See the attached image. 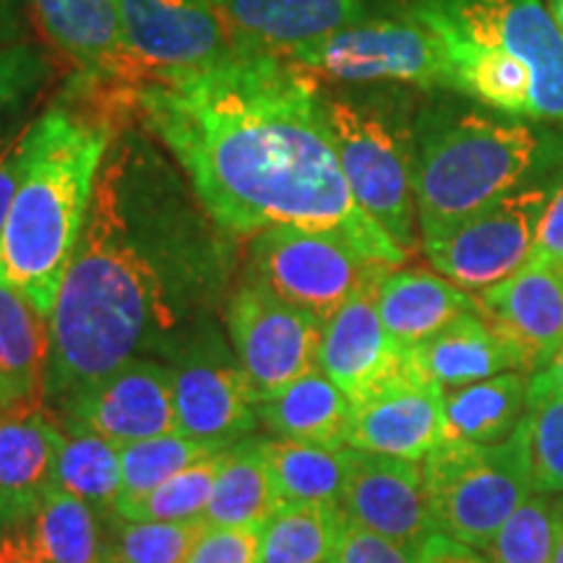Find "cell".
Returning <instances> with one entry per match:
<instances>
[{
    "instance_id": "cell-1",
    "label": "cell",
    "mask_w": 563,
    "mask_h": 563,
    "mask_svg": "<svg viewBox=\"0 0 563 563\" xmlns=\"http://www.w3.org/2000/svg\"><path fill=\"white\" fill-rule=\"evenodd\" d=\"M136 115L230 235L298 224L340 232L373 264L407 262L352 196L321 79L295 60L241 55L217 68L157 74L139 87Z\"/></svg>"
},
{
    "instance_id": "cell-34",
    "label": "cell",
    "mask_w": 563,
    "mask_h": 563,
    "mask_svg": "<svg viewBox=\"0 0 563 563\" xmlns=\"http://www.w3.org/2000/svg\"><path fill=\"white\" fill-rule=\"evenodd\" d=\"M224 449L211 446V443L188 439L178 431L154 435V439L129 443L121 449L123 464V493L121 501L144 496L178 475L180 470L191 467L196 462L211 460V456L222 454ZM118 501V504H121Z\"/></svg>"
},
{
    "instance_id": "cell-42",
    "label": "cell",
    "mask_w": 563,
    "mask_h": 563,
    "mask_svg": "<svg viewBox=\"0 0 563 563\" xmlns=\"http://www.w3.org/2000/svg\"><path fill=\"white\" fill-rule=\"evenodd\" d=\"M420 563H490L483 555H477L475 548L456 543L446 534L433 532L426 543L420 545Z\"/></svg>"
},
{
    "instance_id": "cell-47",
    "label": "cell",
    "mask_w": 563,
    "mask_h": 563,
    "mask_svg": "<svg viewBox=\"0 0 563 563\" xmlns=\"http://www.w3.org/2000/svg\"><path fill=\"white\" fill-rule=\"evenodd\" d=\"M545 5H548V11H551L555 26H559L563 34V0H545Z\"/></svg>"
},
{
    "instance_id": "cell-12",
    "label": "cell",
    "mask_w": 563,
    "mask_h": 563,
    "mask_svg": "<svg viewBox=\"0 0 563 563\" xmlns=\"http://www.w3.org/2000/svg\"><path fill=\"white\" fill-rule=\"evenodd\" d=\"M125 40L150 79L241 58L217 0H118ZM146 84V81H144Z\"/></svg>"
},
{
    "instance_id": "cell-39",
    "label": "cell",
    "mask_w": 563,
    "mask_h": 563,
    "mask_svg": "<svg viewBox=\"0 0 563 563\" xmlns=\"http://www.w3.org/2000/svg\"><path fill=\"white\" fill-rule=\"evenodd\" d=\"M332 563H420V551L344 519Z\"/></svg>"
},
{
    "instance_id": "cell-29",
    "label": "cell",
    "mask_w": 563,
    "mask_h": 563,
    "mask_svg": "<svg viewBox=\"0 0 563 563\" xmlns=\"http://www.w3.org/2000/svg\"><path fill=\"white\" fill-rule=\"evenodd\" d=\"M342 527L340 506H279L262 527L258 563H329Z\"/></svg>"
},
{
    "instance_id": "cell-18",
    "label": "cell",
    "mask_w": 563,
    "mask_h": 563,
    "mask_svg": "<svg viewBox=\"0 0 563 563\" xmlns=\"http://www.w3.org/2000/svg\"><path fill=\"white\" fill-rule=\"evenodd\" d=\"M443 441H449L446 391L426 376L405 378L352 405V449L422 462Z\"/></svg>"
},
{
    "instance_id": "cell-9",
    "label": "cell",
    "mask_w": 563,
    "mask_h": 563,
    "mask_svg": "<svg viewBox=\"0 0 563 563\" xmlns=\"http://www.w3.org/2000/svg\"><path fill=\"white\" fill-rule=\"evenodd\" d=\"M389 272L391 266L368 262L340 232L277 224L251 238L249 279L323 323Z\"/></svg>"
},
{
    "instance_id": "cell-5",
    "label": "cell",
    "mask_w": 563,
    "mask_h": 563,
    "mask_svg": "<svg viewBox=\"0 0 563 563\" xmlns=\"http://www.w3.org/2000/svg\"><path fill=\"white\" fill-rule=\"evenodd\" d=\"M422 91L410 87L323 89L336 157L361 209L405 253L418 245L415 118Z\"/></svg>"
},
{
    "instance_id": "cell-13",
    "label": "cell",
    "mask_w": 563,
    "mask_h": 563,
    "mask_svg": "<svg viewBox=\"0 0 563 563\" xmlns=\"http://www.w3.org/2000/svg\"><path fill=\"white\" fill-rule=\"evenodd\" d=\"M63 418L66 431L97 433L118 449L173 433V371L131 357L70 394L63 402Z\"/></svg>"
},
{
    "instance_id": "cell-40",
    "label": "cell",
    "mask_w": 563,
    "mask_h": 563,
    "mask_svg": "<svg viewBox=\"0 0 563 563\" xmlns=\"http://www.w3.org/2000/svg\"><path fill=\"white\" fill-rule=\"evenodd\" d=\"M32 123L34 121H26L24 125L9 129L0 136V235H3L5 220H9L13 196L19 191L21 170H24V150Z\"/></svg>"
},
{
    "instance_id": "cell-17",
    "label": "cell",
    "mask_w": 563,
    "mask_h": 563,
    "mask_svg": "<svg viewBox=\"0 0 563 563\" xmlns=\"http://www.w3.org/2000/svg\"><path fill=\"white\" fill-rule=\"evenodd\" d=\"M63 443L66 431L45 399L0 412V532L32 522L55 488Z\"/></svg>"
},
{
    "instance_id": "cell-14",
    "label": "cell",
    "mask_w": 563,
    "mask_h": 563,
    "mask_svg": "<svg viewBox=\"0 0 563 563\" xmlns=\"http://www.w3.org/2000/svg\"><path fill=\"white\" fill-rule=\"evenodd\" d=\"M344 519L384 538L418 548L435 532L422 464L344 446Z\"/></svg>"
},
{
    "instance_id": "cell-16",
    "label": "cell",
    "mask_w": 563,
    "mask_h": 563,
    "mask_svg": "<svg viewBox=\"0 0 563 563\" xmlns=\"http://www.w3.org/2000/svg\"><path fill=\"white\" fill-rule=\"evenodd\" d=\"M42 30L79 63L81 81L139 89L150 81L125 40L118 0H30Z\"/></svg>"
},
{
    "instance_id": "cell-24",
    "label": "cell",
    "mask_w": 563,
    "mask_h": 563,
    "mask_svg": "<svg viewBox=\"0 0 563 563\" xmlns=\"http://www.w3.org/2000/svg\"><path fill=\"white\" fill-rule=\"evenodd\" d=\"M258 418L279 441L340 452L347 446L352 402L321 368L256 405Z\"/></svg>"
},
{
    "instance_id": "cell-45",
    "label": "cell",
    "mask_w": 563,
    "mask_h": 563,
    "mask_svg": "<svg viewBox=\"0 0 563 563\" xmlns=\"http://www.w3.org/2000/svg\"><path fill=\"white\" fill-rule=\"evenodd\" d=\"M21 37V21L11 0H0V47H9Z\"/></svg>"
},
{
    "instance_id": "cell-30",
    "label": "cell",
    "mask_w": 563,
    "mask_h": 563,
    "mask_svg": "<svg viewBox=\"0 0 563 563\" xmlns=\"http://www.w3.org/2000/svg\"><path fill=\"white\" fill-rule=\"evenodd\" d=\"M55 488L81 498L95 511H112L123 493L121 449L89 431H66Z\"/></svg>"
},
{
    "instance_id": "cell-35",
    "label": "cell",
    "mask_w": 563,
    "mask_h": 563,
    "mask_svg": "<svg viewBox=\"0 0 563 563\" xmlns=\"http://www.w3.org/2000/svg\"><path fill=\"white\" fill-rule=\"evenodd\" d=\"M207 525L194 522H129L118 517L110 540L102 543V563H186Z\"/></svg>"
},
{
    "instance_id": "cell-4",
    "label": "cell",
    "mask_w": 563,
    "mask_h": 563,
    "mask_svg": "<svg viewBox=\"0 0 563 563\" xmlns=\"http://www.w3.org/2000/svg\"><path fill=\"white\" fill-rule=\"evenodd\" d=\"M563 178V125L504 115L454 91H422L415 118V207L441 235L527 186Z\"/></svg>"
},
{
    "instance_id": "cell-11",
    "label": "cell",
    "mask_w": 563,
    "mask_h": 563,
    "mask_svg": "<svg viewBox=\"0 0 563 563\" xmlns=\"http://www.w3.org/2000/svg\"><path fill=\"white\" fill-rule=\"evenodd\" d=\"M228 327L256 405L319 368L323 321L279 300L258 282L249 279L232 295Z\"/></svg>"
},
{
    "instance_id": "cell-33",
    "label": "cell",
    "mask_w": 563,
    "mask_h": 563,
    "mask_svg": "<svg viewBox=\"0 0 563 563\" xmlns=\"http://www.w3.org/2000/svg\"><path fill=\"white\" fill-rule=\"evenodd\" d=\"M222 454L180 470L178 475L144 496L121 501L115 506V514L129 522H194V519H201L211 501L217 473L222 467Z\"/></svg>"
},
{
    "instance_id": "cell-10",
    "label": "cell",
    "mask_w": 563,
    "mask_h": 563,
    "mask_svg": "<svg viewBox=\"0 0 563 563\" xmlns=\"http://www.w3.org/2000/svg\"><path fill=\"white\" fill-rule=\"evenodd\" d=\"M559 180L527 186L441 235L422 238V253L435 274L467 292H483L522 269Z\"/></svg>"
},
{
    "instance_id": "cell-22",
    "label": "cell",
    "mask_w": 563,
    "mask_h": 563,
    "mask_svg": "<svg viewBox=\"0 0 563 563\" xmlns=\"http://www.w3.org/2000/svg\"><path fill=\"white\" fill-rule=\"evenodd\" d=\"M410 352L422 376L439 384L443 391L509 371L525 373L517 347L481 311L460 316L431 340L412 344Z\"/></svg>"
},
{
    "instance_id": "cell-15",
    "label": "cell",
    "mask_w": 563,
    "mask_h": 563,
    "mask_svg": "<svg viewBox=\"0 0 563 563\" xmlns=\"http://www.w3.org/2000/svg\"><path fill=\"white\" fill-rule=\"evenodd\" d=\"M376 287L355 295L323 323L319 368L352 405L405 378L422 376L410 347L386 332L376 308Z\"/></svg>"
},
{
    "instance_id": "cell-21",
    "label": "cell",
    "mask_w": 563,
    "mask_h": 563,
    "mask_svg": "<svg viewBox=\"0 0 563 563\" xmlns=\"http://www.w3.org/2000/svg\"><path fill=\"white\" fill-rule=\"evenodd\" d=\"M175 431L228 449L256 428L258 412L241 368L191 365L173 373Z\"/></svg>"
},
{
    "instance_id": "cell-8",
    "label": "cell",
    "mask_w": 563,
    "mask_h": 563,
    "mask_svg": "<svg viewBox=\"0 0 563 563\" xmlns=\"http://www.w3.org/2000/svg\"><path fill=\"white\" fill-rule=\"evenodd\" d=\"M384 16L357 21L329 37L290 53V60L321 81L344 87H410L418 91H454L449 53L439 34L410 11L389 0Z\"/></svg>"
},
{
    "instance_id": "cell-44",
    "label": "cell",
    "mask_w": 563,
    "mask_h": 563,
    "mask_svg": "<svg viewBox=\"0 0 563 563\" xmlns=\"http://www.w3.org/2000/svg\"><path fill=\"white\" fill-rule=\"evenodd\" d=\"M530 382L538 384V386H543V389H551L555 394H563V344H561V350L555 352L553 361L545 365V368H540L538 373H532Z\"/></svg>"
},
{
    "instance_id": "cell-37",
    "label": "cell",
    "mask_w": 563,
    "mask_h": 563,
    "mask_svg": "<svg viewBox=\"0 0 563 563\" xmlns=\"http://www.w3.org/2000/svg\"><path fill=\"white\" fill-rule=\"evenodd\" d=\"M51 76L45 55L30 42L0 47V123L11 121Z\"/></svg>"
},
{
    "instance_id": "cell-48",
    "label": "cell",
    "mask_w": 563,
    "mask_h": 563,
    "mask_svg": "<svg viewBox=\"0 0 563 563\" xmlns=\"http://www.w3.org/2000/svg\"><path fill=\"white\" fill-rule=\"evenodd\" d=\"M329 563H332V561H329Z\"/></svg>"
},
{
    "instance_id": "cell-3",
    "label": "cell",
    "mask_w": 563,
    "mask_h": 563,
    "mask_svg": "<svg viewBox=\"0 0 563 563\" xmlns=\"http://www.w3.org/2000/svg\"><path fill=\"white\" fill-rule=\"evenodd\" d=\"M70 91L34 118L19 191L0 235V279L51 319L87 228L97 175L118 133V104L104 91Z\"/></svg>"
},
{
    "instance_id": "cell-43",
    "label": "cell",
    "mask_w": 563,
    "mask_h": 563,
    "mask_svg": "<svg viewBox=\"0 0 563 563\" xmlns=\"http://www.w3.org/2000/svg\"><path fill=\"white\" fill-rule=\"evenodd\" d=\"M0 563H45L34 548L30 532L19 530L0 532Z\"/></svg>"
},
{
    "instance_id": "cell-41",
    "label": "cell",
    "mask_w": 563,
    "mask_h": 563,
    "mask_svg": "<svg viewBox=\"0 0 563 563\" xmlns=\"http://www.w3.org/2000/svg\"><path fill=\"white\" fill-rule=\"evenodd\" d=\"M527 262L561 266L563 269V178L555 186L543 217H540L538 230H534L532 253Z\"/></svg>"
},
{
    "instance_id": "cell-6",
    "label": "cell",
    "mask_w": 563,
    "mask_h": 563,
    "mask_svg": "<svg viewBox=\"0 0 563 563\" xmlns=\"http://www.w3.org/2000/svg\"><path fill=\"white\" fill-rule=\"evenodd\" d=\"M439 34L452 63L501 60L534 81L538 121L563 125V34L545 0H391Z\"/></svg>"
},
{
    "instance_id": "cell-46",
    "label": "cell",
    "mask_w": 563,
    "mask_h": 563,
    "mask_svg": "<svg viewBox=\"0 0 563 563\" xmlns=\"http://www.w3.org/2000/svg\"><path fill=\"white\" fill-rule=\"evenodd\" d=\"M555 517V543H553V563H563V496L553 501Z\"/></svg>"
},
{
    "instance_id": "cell-32",
    "label": "cell",
    "mask_w": 563,
    "mask_h": 563,
    "mask_svg": "<svg viewBox=\"0 0 563 563\" xmlns=\"http://www.w3.org/2000/svg\"><path fill=\"white\" fill-rule=\"evenodd\" d=\"M534 493H563V394L527 378V410L519 422Z\"/></svg>"
},
{
    "instance_id": "cell-23",
    "label": "cell",
    "mask_w": 563,
    "mask_h": 563,
    "mask_svg": "<svg viewBox=\"0 0 563 563\" xmlns=\"http://www.w3.org/2000/svg\"><path fill=\"white\" fill-rule=\"evenodd\" d=\"M376 308L386 332L407 347L431 340L481 302L446 277L422 269L389 272L376 287Z\"/></svg>"
},
{
    "instance_id": "cell-19",
    "label": "cell",
    "mask_w": 563,
    "mask_h": 563,
    "mask_svg": "<svg viewBox=\"0 0 563 563\" xmlns=\"http://www.w3.org/2000/svg\"><path fill=\"white\" fill-rule=\"evenodd\" d=\"M481 313L517 347L525 376L553 361L563 344V269L527 262L477 295Z\"/></svg>"
},
{
    "instance_id": "cell-2",
    "label": "cell",
    "mask_w": 563,
    "mask_h": 563,
    "mask_svg": "<svg viewBox=\"0 0 563 563\" xmlns=\"http://www.w3.org/2000/svg\"><path fill=\"white\" fill-rule=\"evenodd\" d=\"M45 399L74 391L121 368L175 313L157 264L139 243V228L112 146L97 175L87 228L51 313Z\"/></svg>"
},
{
    "instance_id": "cell-26",
    "label": "cell",
    "mask_w": 563,
    "mask_h": 563,
    "mask_svg": "<svg viewBox=\"0 0 563 563\" xmlns=\"http://www.w3.org/2000/svg\"><path fill=\"white\" fill-rule=\"evenodd\" d=\"M525 373L509 371L485 382L446 391L449 439L496 446L517 433L527 410Z\"/></svg>"
},
{
    "instance_id": "cell-27",
    "label": "cell",
    "mask_w": 563,
    "mask_h": 563,
    "mask_svg": "<svg viewBox=\"0 0 563 563\" xmlns=\"http://www.w3.org/2000/svg\"><path fill=\"white\" fill-rule=\"evenodd\" d=\"M279 509L262 443H238L222 454L211 501L201 522L207 527L264 525Z\"/></svg>"
},
{
    "instance_id": "cell-36",
    "label": "cell",
    "mask_w": 563,
    "mask_h": 563,
    "mask_svg": "<svg viewBox=\"0 0 563 563\" xmlns=\"http://www.w3.org/2000/svg\"><path fill=\"white\" fill-rule=\"evenodd\" d=\"M555 517L545 493H532L483 548L490 563H553Z\"/></svg>"
},
{
    "instance_id": "cell-25",
    "label": "cell",
    "mask_w": 563,
    "mask_h": 563,
    "mask_svg": "<svg viewBox=\"0 0 563 563\" xmlns=\"http://www.w3.org/2000/svg\"><path fill=\"white\" fill-rule=\"evenodd\" d=\"M51 321L0 279V412L45 399Z\"/></svg>"
},
{
    "instance_id": "cell-31",
    "label": "cell",
    "mask_w": 563,
    "mask_h": 563,
    "mask_svg": "<svg viewBox=\"0 0 563 563\" xmlns=\"http://www.w3.org/2000/svg\"><path fill=\"white\" fill-rule=\"evenodd\" d=\"M30 538L45 563H102L95 509L60 488L47 493L34 514Z\"/></svg>"
},
{
    "instance_id": "cell-7",
    "label": "cell",
    "mask_w": 563,
    "mask_h": 563,
    "mask_svg": "<svg viewBox=\"0 0 563 563\" xmlns=\"http://www.w3.org/2000/svg\"><path fill=\"white\" fill-rule=\"evenodd\" d=\"M420 464L435 532L475 551L534 493L519 431L496 446L449 439Z\"/></svg>"
},
{
    "instance_id": "cell-28",
    "label": "cell",
    "mask_w": 563,
    "mask_h": 563,
    "mask_svg": "<svg viewBox=\"0 0 563 563\" xmlns=\"http://www.w3.org/2000/svg\"><path fill=\"white\" fill-rule=\"evenodd\" d=\"M262 452L279 506H340L344 485L342 449L329 452L290 441H266Z\"/></svg>"
},
{
    "instance_id": "cell-20",
    "label": "cell",
    "mask_w": 563,
    "mask_h": 563,
    "mask_svg": "<svg viewBox=\"0 0 563 563\" xmlns=\"http://www.w3.org/2000/svg\"><path fill=\"white\" fill-rule=\"evenodd\" d=\"M243 55H277L373 16L376 0H217Z\"/></svg>"
},
{
    "instance_id": "cell-38",
    "label": "cell",
    "mask_w": 563,
    "mask_h": 563,
    "mask_svg": "<svg viewBox=\"0 0 563 563\" xmlns=\"http://www.w3.org/2000/svg\"><path fill=\"white\" fill-rule=\"evenodd\" d=\"M262 527H207L186 563H258Z\"/></svg>"
}]
</instances>
